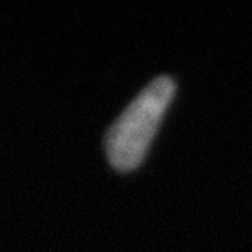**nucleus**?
I'll list each match as a JSON object with an SVG mask.
<instances>
[{
  "mask_svg": "<svg viewBox=\"0 0 252 252\" xmlns=\"http://www.w3.org/2000/svg\"><path fill=\"white\" fill-rule=\"evenodd\" d=\"M173 93L175 81L159 75L116 119L105 138L108 159L116 169L132 170L141 163Z\"/></svg>",
  "mask_w": 252,
  "mask_h": 252,
  "instance_id": "nucleus-1",
  "label": "nucleus"
}]
</instances>
